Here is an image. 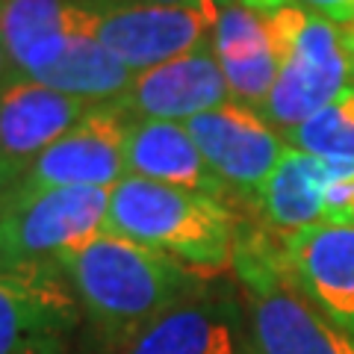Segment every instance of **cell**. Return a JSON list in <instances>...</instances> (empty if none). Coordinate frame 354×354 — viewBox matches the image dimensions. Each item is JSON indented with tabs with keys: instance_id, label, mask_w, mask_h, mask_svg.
<instances>
[{
	"instance_id": "1",
	"label": "cell",
	"mask_w": 354,
	"mask_h": 354,
	"mask_svg": "<svg viewBox=\"0 0 354 354\" xmlns=\"http://www.w3.org/2000/svg\"><path fill=\"white\" fill-rule=\"evenodd\" d=\"M57 266L77 292L95 334L106 346L124 348L142 328L204 286L180 260L109 230Z\"/></svg>"
},
{
	"instance_id": "2",
	"label": "cell",
	"mask_w": 354,
	"mask_h": 354,
	"mask_svg": "<svg viewBox=\"0 0 354 354\" xmlns=\"http://www.w3.org/2000/svg\"><path fill=\"white\" fill-rule=\"evenodd\" d=\"M234 272L245 301L254 354H354V330L310 295L260 230H239Z\"/></svg>"
},
{
	"instance_id": "3",
	"label": "cell",
	"mask_w": 354,
	"mask_h": 354,
	"mask_svg": "<svg viewBox=\"0 0 354 354\" xmlns=\"http://www.w3.org/2000/svg\"><path fill=\"white\" fill-rule=\"evenodd\" d=\"M269 24L281 50V71L257 113L290 133L334 104L354 83V57L342 30L292 0H245Z\"/></svg>"
},
{
	"instance_id": "4",
	"label": "cell",
	"mask_w": 354,
	"mask_h": 354,
	"mask_svg": "<svg viewBox=\"0 0 354 354\" xmlns=\"http://www.w3.org/2000/svg\"><path fill=\"white\" fill-rule=\"evenodd\" d=\"M106 230L198 269L234 260V221L218 198L124 177L109 192Z\"/></svg>"
},
{
	"instance_id": "5",
	"label": "cell",
	"mask_w": 354,
	"mask_h": 354,
	"mask_svg": "<svg viewBox=\"0 0 354 354\" xmlns=\"http://www.w3.org/2000/svg\"><path fill=\"white\" fill-rule=\"evenodd\" d=\"M109 192L95 186L9 189L0 198V266H57L106 234Z\"/></svg>"
},
{
	"instance_id": "6",
	"label": "cell",
	"mask_w": 354,
	"mask_h": 354,
	"mask_svg": "<svg viewBox=\"0 0 354 354\" xmlns=\"http://www.w3.org/2000/svg\"><path fill=\"white\" fill-rule=\"evenodd\" d=\"M218 12V0H198L183 6L101 0L95 3L92 36L136 74L209 48Z\"/></svg>"
},
{
	"instance_id": "7",
	"label": "cell",
	"mask_w": 354,
	"mask_h": 354,
	"mask_svg": "<svg viewBox=\"0 0 354 354\" xmlns=\"http://www.w3.org/2000/svg\"><path fill=\"white\" fill-rule=\"evenodd\" d=\"M80 310L59 266H0V354H62Z\"/></svg>"
},
{
	"instance_id": "8",
	"label": "cell",
	"mask_w": 354,
	"mask_h": 354,
	"mask_svg": "<svg viewBox=\"0 0 354 354\" xmlns=\"http://www.w3.org/2000/svg\"><path fill=\"white\" fill-rule=\"evenodd\" d=\"M124 136V113H118L113 104H97L65 136L44 148L15 186L18 189H59V186L113 189L127 177Z\"/></svg>"
},
{
	"instance_id": "9",
	"label": "cell",
	"mask_w": 354,
	"mask_h": 354,
	"mask_svg": "<svg viewBox=\"0 0 354 354\" xmlns=\"http://www.w3.org/2000/svg\"><path fill=\"white\" fill-rule=\"evenodd\" d=\"M124 354H254L242 298L204 283L130 339Z\"/></svg>"
},
{
	"instance_id": "10",
	"label": "cell",
	"mask_w": 354,
	"mask_h": 354,
	"mask_svg": "<svg viewBox=\"0 0 354 354\" xmlns=\"http://www.w3.org/2000/svg\"><path fill=\"white\" fill-rule=\"evenodd\" d=\"M183 127L218 180L242 192H260L286 151L269 121L239 101L207 109Z\"/></svg>"
},
{
	"instance_id": "11",
	"label": "cell",
	"mask_w": 354,
	"mask_h": 354,
	"mask_svg": "<svg viewBox=\"0 0 354 354\" xmlns=\"http://www.w3.org/2000/svg\"><path fill=\"white\" fill-rule=\"evenodd\" d=\"M227 83L221 77L216 53L209 48L192 50L171 62L136 71L127 92L115 97L118 113L133 121H189L195 115L227 104Z\"/></svg>"
},
{
	"instance_id": "12",
	"label": "cell",
	"mask_w": 354,
	"mask_h": 354,
	"mask_svg": "<svg viewBox=\"0 0 354 354\" xmlns=\"http://www.w3.org/2000/svg\"><path fill=\"white\" fill-rule=\"evenodd\" d=\"M92 104L18 74L0 88V160L24 174L39 153L65 136Z\"/></svg>"
},
{
	"instance_id": "13",
	"label": "cell",
	"mask_w": 354,
	"mask_h": 354,
	"mask_svg": "<svg viewBox=\"0 0 354 354\" xmlns=\"http://www.w3.org/2000/svg\"><path fill=\"white\" fill-rule=\"evenodd\" d=\"M281 251L298 283L354 330V225L322 221L283 234Z\"/></svg>"
},
{
	"instance_id": "14",
	"label": "cell",
	"mask_w": 354,
	"mask_h": 354,
	"mask_svg": "<svg viewBox=\"0 0 354 354\" xmlns=\"http://www.w3.org/2000/svg\"><path fill=\"white\" fill-rule=\"evenodd\" d=\"M86 0H0V39L18 74L36 77L62 57L71 36L92 32Z\"/></svg>"
},
{
	"instance_id": "15",
	"label": "cell",
	"mask_w": 354,
	"mask_h": 354,
	"mask_svg": "<svg viewBox=\"0 0 354 354\" xmlns=\"http://www.w3.org/2000/svg\"><path fill=\"white\" fill-rule=\"evenodd\" d=\"M213 53L227 83V92L239 104L260 109L281 71V50L269 24L245 0L221 3L213 30Z\"/></svg>"
},
{
	"instance_id": "16",
	"label": "cell",
	"mask_w": 354,
	"mask_h": 354,
	"mask_svg": "<svg viewBox=\"0 0 354 354\" xmlns=\"http://www.w3.org/2000/svg\"><path fill=\"white\" fill-rule=\"evenodd\" d=\"M124 165L127 177H142L209 198H221L227 192L186 127L177 121H130L124 136Z\"/></svg>"
},
{
	"instance_id": "17",
	"label": "cell",
	"mask_w": 354,
	"mask_h": 354,
	"mask_svg": "<svg viewBox=\"0 0 354 354\" xmlns=\"http://www.w3.org/2000/svg\"><path fill=\"white\" fill-rule=\"evenodd\" d=\"M346 165L354 162H330L298 148H286L257 192L266 221L281 234H295L301 227L328 221L330 189Z\"/></svg>"
},
{
	"instance_id": "18",
	"label": "cell",
	"mask_w": 354,
	"mask_h": 354,
	"mask_svg": "<svg viewBox=\"0 0 354 354\" xmlns=\"http://www.w3.org/2000/svg\"><path fill=\"white\" fill-rule=\"evenodd\" d=\"M30 80H39L62 95L80 97V101L97 106L113 104L115 97L124 95L133 83V71L121 65L92 32H77L71 36L68 48L62 50V57Z\"/></svg>"
},
{
	"instance_id": "19",
	"label": "cell",
	"mask_w": 354,
	"mask_h": 354,
	"mask_svg": "<svg viewBox=\"0 0 354 354\" xmlns=\"http://www.w3.org/2000/svg\"><path fill=\"white\" fill-rule=\"evenodd\" d=\"M292 148L330 162H354V86L286 133Z\"/></svg>"
},
{
	"instance_id": "20",
	"label": "cell",
	"mask_w": 354,
	"mask_h": 354,
	"mask_svg": "<svg viewBox=\"0 0 354 354\" xmlns=\"http://www.w3.org/2000/svg\"><path fill=\"white\" fill-rule=\"evenodd\" d=\"M292 3L304 6L307 12H313V15H322L325 21L337 24L339 30L354 21V0H292Z\"/></svg>"
},
{
	"instance_id": "21",
	"label": "cell",
	"mask_w": 354,
	"mask_h": 354,
	"mask_svg": "<svg viewBox=\"0 0 354 354\" xmlns=\"http://www.w3.org/2000/svg\"><path fill=\"white\" fill-rule=\"evenodd\" d=\"M21 180V171L15 169V165H9L0 160V198H3L9 189H15V183Z\"/></svg>"
},
{
	"instance_id": "22",
	"label": "cell",
	"mask_w": 354,
	"mask_h": 354,
	"mask_svg": "<svg viewBox=\"0 0 354 354\" xmlns=\"http://www.w3.org/2000/svg\"><path fill=\"white\" fill-rule=\"evenodd\" d=\"M18 77V68L12 65V59H9V53L3 48V39H0V88H3L9 80H15Z\"/></svg>"
},
{
	"instance_id": "23",
	"label": "cell",
	"mask_w": 354,
	"mask_h": 354,
	"mask_svg": "<svg viewBox=\"0 0 354 354\" xmlns=\"http://www.w3.org/2000/svg\"><path fill=\"white\" fill-rule=\"evenodd\" d=\"M342 39H346V48H348V53L354 57V21L348 27H342Z\"/></svg>"
},
{
	"instance_id": "24",
	"label": "cell",
	"mask_w": 354,
	"mask_h": 354,
	"mask_svg": "<svg viewBox=\"0 0 354 354\" xmlns=\"http://www.w3.org/2000/svg\"><path fill=\"white\" fill-rule=\"evenodd\" d=\"M136 3H165V6H183V3H198V0H136Z\"/></svg>"
}]
</instances>
